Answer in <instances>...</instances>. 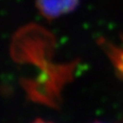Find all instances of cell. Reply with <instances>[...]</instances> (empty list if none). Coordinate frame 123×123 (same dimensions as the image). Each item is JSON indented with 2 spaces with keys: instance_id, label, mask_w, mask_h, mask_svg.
Here are the masks:
<instances>
[{
  "instance_id": "1",
  "label": "cell",
  "mask_w": 123,
  "mask_h": 123,
  "mask_svg": "<svg viewBox=\"0 0 123 123\" xmlns=\"http://www.w3.org/2000/svg\"><path fill=\"white\" fill-rule=\"evenodd\" d=\"M80 0H36L41 15L48 19H54L74 11Z\"/></svg>"
},
{
  "instance_id": "2",
  "label": "cell",
  "mask_w": 123,
  "mask_h": 123,
  "mask_svg": "<svg viewBox=\"0 0 123 123\" xmlns=\"http://www.w3.org/2000/svg\"><path fill=\"white\" fill-rule=\"evenodd\" d=\"M98 44L105 51L116 72L123 79V35L121 36V44H114L106 38L98 40Z\"/></svg>"
},
{
  "instance_id": "3",
  "label": "cell",
  "mask_w": 123,
  "mask_h": 123,
  "mask_svg": "<svg viewBox=\"0 0 123 123\" xmlns=\"http://www.w3.org/2000/svg\"><path fill=\"white\" fill-rule=\"evenodd\" d=\"M31 123H52V122L45 121V120H43V119H36V120H34V121L31 122Z\"/></svg>"
},
{
  "instance_id": "4",
  "label": "cell",
  "mask_w": 123,
  "mask_h": 123,
  "mask_svg": "<svg viewBox=\"0 0 123 123\" xmlns=\"http://www.w3.org/2000/svg\"><path fill=\"white\" fill-rule=\"evenodd\" d=\"M94 123H102V122H94Z\"/></svg>"
}]
</instances>
